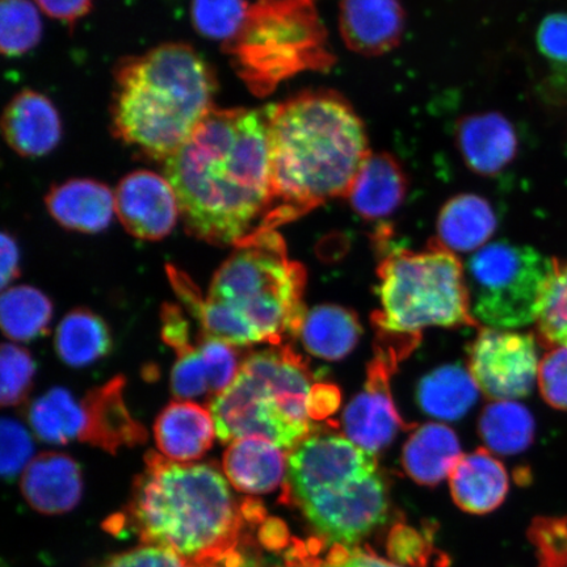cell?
<instances>
[{"mask_svg":"<svg viewBox=\"0 0 567 567\" xmlns=\"http://www.w3.org/2000/svg\"><path fill=\"white\" fill-rule=\"evenodd\" d=\"M55 351L70 367L95 363L112 350V336L103 319L87 309H75L62 319L55 331Z\"/></svg>","mask_w":567,"mask_h":567,"instance_id":"83f0119b","label":"cell"},{"mask_svg":"<svg viewBox=\"0 0 567 567\" xmlns=\"http://www.w3.org/2000/svg\"><path fill=\"white\" fill-rule=\"evenodd\" d=\"M480 386L460 365H445L425 375L417 388V402L425 414L441 421H458L478 400Z\"/></svg>","mask_w":567,"mask_h":567,"instance_id":"484cf974","label":"cell"},{"mask_svg":"<svg viewBox=\"0 0 567 567\" xmlns=\"http://www.w3.org/2000/svg\"><path fill=\"white\" fill-rule=\"evenodd\" d=\"M0 435H2V457H0L2 474L6 480L11 481L21 471L24 472L31 463L34 445L24 425L10 417H3Z\"/></svg>","mask_w":567,"mask_h":567,"instance_id":"ab89813d","label":"cell"},{"mask_svg":"<svg viewBox=\"0 0 567 567\" xmlns=\"http://www.w3.org/2000/svg\"><path fill=\"white\" fill-rule=\"evenodd\" d=\"M124 388L125 379L118 375L89 392L82 401L86 424L80 442L110 453L146 442L144 425L134 420L125 405Z\"/></svg>","mask_w":567,"mask_h":567,"instance_id":"5bb4252c","label":"cell"},{"mask_svg":"<svg viewBox=\"0 0 567 567\" xmlns=\"http://www.w3.org/2000/svg\"><path fill=\"white\" fill-rule=\"evenodd\" d=\"M538 51L553 63L567 66V12H553L537 28Z\"/></svg>","mask_w":567,"mask_h":567,"instance_id":"7bdbcfd3","label":"cell"},{"mask_svg":"<svg viewBox=\"0 0 567 567\" xmlns=\"http://www.w3.org/2000/svg\"><path fill=\"white\" fill-rule=\"evenodd\" d=\"M0 259H2V288L4 289L10 282L16 280L19 276V250L16 243L9 234L2 233V243H0Z\"/></svg>","mask_w":567,"mask_h":567,"instance_id":"7dc6e473","label":"cell"},{"mask_svg":"<svg viewBox=\"0 0 567 567\" xmlns=\"http://www.w3.org/2000/svg\"><path fill=\"white\" fill-rule=\"evenodd\" d=\"M457 142L467 167L484 176L499 174L514 161L517 152L514 125L499 113H482L461 120Z\"/></svg>","mask_w":567,"mask_h":567,"instance_id":"ffe728a7","label":"cell"},{"mask_svg":"<svg viewBox=\"0 0 567 567\" xmlns=\"http://www.w3.org/2000/svg\"><path fill=\"white\" fill-rule=\"evenodd\" d=\"M165 176L190 236L236 246L272 207L267 109H213L165 161Z\"/></svg>","mask_w":567,"mask_h":567,"instance_id":"6da1fadb","label":"cell"},{"mask_svg":"<svg viewBox=\"0 0 567 567\" xmlns=\"http://www.w3.org/2000/svg\"><path fill=\"white\" fill-rule=\"evenodd\" d=\"M495 229V213L485 198L458 195L439 215L437 243L451 252L476 251L486 246Z\"/></svg>","mask_w":567,"mask_h":567,"instance_id":"d4e9b609","label":"cell"},{"mask_svg":"<svg viewBox=\"0 0 567 567\" xmlns=\"http://www.w3.org/2000/svg\"><path fill=\"white\" fill-rule=\"evenodd\" d=\"M21 492L35 512L45 515L69 513L82 498L81 467L63 453H42L25 467Z\"/></svg>","mask_w":567,"mask_h":567,"instance_id":"e0dca14e","label":"cell"},{"mask_svg":"<svg viewBox=\"0 0 567 567\" xmlns=\"http://www.w3.org/2000/svg\"><path fill=\"white\" fill-rule=\"evenodd\" d=\"M537 382L550 408L567 411V346L553 347L544 354L538 364Z\"/></svg>","mask_w":567,"mask_h":567,"instance_id":"f35d334b","label":"cell"},{"mask_svg":"<svg viewBox=\"0 0 567 567\" xmlns=\"http://www.w3.org/2000/svg\"><path fill=\"white\" fill-rule=\"evenodd\" d=\"M154 436L162 456L193 463L210 450L217 434L210 410L195 402L175 401L155 421Z\"/></svg>","mask_w":567,"mask_h":567,"instance_id":"ac0fdd59","label":"cell"},{"mask_svg":"<svg viewBox=\"0 0 567 567\" xmlns=\"http://www.w3.org/2000/svg\"><path fill=\"white\" fill-rule=\"evenodd\" d=\"M47 16L74 23L78 19L87 16L91 10L92 0H34Z\"/></svg>","mask_w":567,"mask_h":567,"instance_id":"bcb514c9","label":"cell"},{"mask_svg":"<svg viewBox=\"0 0 567 567\" xmlns=\"http://www.w3.org/2000/svg\"><path fill=\"white\" fill-rule=\"evenodd\" d=\"M257 523L217 466L175 463L148 452L122 526L145 545L230 567L244 557L239 547L246 526Z\"/></svg>","mask_w":567,"mask_h":567,"instance_id":"3957f363","label":"cell"},{"mask_svg":"<svg viewBox=\"0 0 567 567\" xmlns=\"http://www.w3.org/2000/svg\"><path fill=\"white\" fill-rule=\"evenodd\" d=\"M198 349L207 363L210 394L216 396L236 380L240 370L238 353L234 346L210 338H200Z\"/></svg>","mask_w":567,"mask_h":567,"instance_id":"74e56055","label":"cell"},{"mask_svg":"<svg viewBox=\"0 0 567 567\" xmlns=\"http://www.w3.org/2000/svg\"><path fill=\"white\" fill-rule=\"evenodd\" d=\"M318 550L317 540L310 545L292 540V545H288L281 567H402L385 561L370 551L349 548L343 544L332 545L323 557H319Z\"/></svg>","mask_w":567,"mask_h":567,"instance_id":"e575fe53","label":"cell"},{"mask_svg":"<svg viewBox=\"0 0 567 567\" xmlns=\"http://www.w3.org/2000/svg\"><path fill=\"white\" fill-rule=\"evenodd\" d=\"M275 230L331 198L347 196L370 155L363 122L342 96L310 92L267 106Z\"/></svg>","mask_w":567,"mask_h":567,"instance_id":"7a4b0ae2","label":"cell"},{"mask_svg":"<svg viewBox=\"0 0 567 567\" xmlns=\"http://www.w3.org/2000/svg\"><path fill=\"white\" fill-rule=\"evenodd\" d=\"M536 424L530 411L514 401H496L480 420V434L488 450L499 455H517L534 443Z\"/></svg>","mask_w":567,"mask_h":567,"instance_id":"f1b7e54d","label":"cell"},{"mask_svg":"<svg viewBox=\"0 0 567 567\" xmlns=\"http://www.w3.org/2000/svg\"><path fill=\"white\" fill-rule=\"evenodd\" d=\"M47 207L63 228L81 233H101L109 228L115 195L105 184L91 179H73L60 184L48 194Z\"/></svg>","mask_w":567,"mask_h":567,"instance_id":"44dd1931","label":"cell"},{"mask_svg":"<svg viewBox=\"0 0 567 567\" xmlns=\"http://www.w3.org/2000/svg\"><path fill=\"white\" fill-rule=\"evenodd\" d=\"M172 390L177 400H193L210 393L208 368L198 344L177 353Z\"/></svg>","mask_w":567,"mask_h":567,"instance_id":"8d00e7d4","label":"cell"},{"mask_svg":"<svg viewBox=\"0 0 567 567\" xmlns=\"http://www.w3.org/2000/svg\"><path fill=\"white\" fill-rule=\"evenodd\" d=\"M463 457L458 439L441 423L421 425L403 446L402 465L416 484L435 486L450 477Z\"/></svg>","mask_w":567,"mask_h":567,"instance_id":"cb8c5ba5","label":"cell"},{"mask_svg":"<svg viewBox=\"0 0 567 567\" xmlns=\"http://www.w3.org/2000/svg\"><path fill=\"white\" fill-rule=\"evenodd\" d=\"M284 501L326 540L349 545L384 523L388 487L373 453L344 435L316 431L288 453Z\"/></svg>","mask_w":567,"mask_h":567,"instance_id":"8992f818","label":"cell"},{"mask_svg":"<svg viewBox=\"0 0 567 567\" xmlns=\"http://www.w3.org/2000/svg\"><path fill=\"white\" fill-rule=\"evenodd\" d=\"M300 336L305 349L315 357L340 360L357 347L361 326L352 311L336 305H321L305 315Z\"/></svg>","mask_w":567,"mask_h":567,"instance_id":"4316f807","label":"cell"},{"mask_svg":"<svg viewBox=\"0 0 567 567\" xmlns=\"http://www.w3.org/2000/svg\"><path fill=\"white\" fill-rule=\"evenodd\" d=\"M238 567H264V565L255 561V559L245 557L243 564H240Z\"/></svg>","mask_w":567,"mask_h":567,"instance_id":"c3c4849f","label":"cell"},{"mask_svg":"<svg viewBox=\"0 0 567 567\" xmlns=\"http://www.w3.org/2000/svg\"><path fill=\"white\" fill-rule=\"evenodd\" d=\"M162 336L165 342L173 347L176 353H181L194 347L190 340V328L182 310L175 305H166L162 310Z\"/></svg>","mask_w":567,"mask_h":567,"instance_id":"ee69618b","label":"cell"},{"mask_svg":"<svg viewBox=\"0 0 567 567\" xmlns=\"http://www.w3.org/2000/svg\"><path fill=\"white\" fill-rule=\"evenodd\" d=\"M305 280L303 267L288 258L280 234L255 230L219 267L198 324L208 338L231 346H280L300 334Z\"/></svg>","mask_w":567,"mask_h":567,"instance_id":"277c9868","label":"cell"},{"mask_svg":"<svg viewBox=\"0 0 567 567\" xmlns=\"http://www.w3.org/2000/svg\"><path fill=\"white\" fill-rule=\"evenodd\" d=\"M339 19L344 44L370 56L399 45L405 25L399 0H342Z\"/></svg>","mask_w":567,"mask_h":567,"instance_id":"9a60e30c","label":"cell"},{"mask_svg":"<svg viewBox=\"0 0 567 567\" xmlns=\"http://www.w3.org/2000/svg\"><path fill=\"white\" fill-rule=\"evenodd\" d=\"M390 550L401 561L417 565L422 563L425 547L422 537L414 529L396 527L390 537Z\"/></svg>","mask_w":567,"mask_h":567,"instance_id":"f6af8a7d","label":"cell"},{"mask_svg":"<svg viewBox=\"0 0 567 567\" xmlns=\"http://www.w3.org/2000/svg\"><path fill=\"white\" fill-rule=\"evenodd\" d=\"M381 310L373 317L385 334L417 337L431 326L477 324L471 313L463 265L441 244L413 252L395 250L379 267Z\"/></svg>","mask_w":567,"mask_h":567,"instance_id":"9c48e42d","label":"cell"},{"mask_svg":"<svg viewBox=\"0 0 567 567\" xmlns=\"http://www.w3.org/2000/svg\"><path fill=\"white\" fill-rule=\"evenodd\" d=\"M406 190L408 179L400 163L389 154H370L347 197L359 216L375 221L393 215L405 200Z\"/></svg>","mask_w":567,"mask_h":567,"instance_id":"603a6c76","label":"cell"},{"mask_svg":"<svg viewBox=\"0 0 567 567\" xmlns=\"http://www.w3.org/2000/svg\"><path fill=\"white\" fill-rule=\"evenodd\" d=\"M551 272L553 259L535 248L506 240L480 248L465 267L473 318L496 330L536 322Z\"/></svg>","mask_w":567,"mask_h":567,"instance_id":"30bf717a","label":"cell"},{"mask_svg":"<svg viewBox=\"0 0 567 567\" xmlns=\"http://www.w3.org/2000/svg\"><path fill=\"white\" fill-rule=\"evenodd\" d=\"M534 529L543 567H567V522L544 519Z\"/></svg>","mask_w":567,"mask_h":567,"instance_id":"b9f144b4","label":"cell"},{"mask_svg":"<svg viewBox=\"0 0 567 567\" xmlns=\"http://www.w3.org/2000/svg\"><path fill=\"white\" fill-rule=\"evenodd\" d=\"M30 423L40 441L68 444L80 441L86 417L82 402L78 403L66 389L55 388L32 403Z\"/></svg>","mask_w":567,"mask_h":567,"instance_id":"f546056e","label":"cell"},{"mask_svg":"<svg viewBox=\"0 0 567 567\" xmlns=\"http://www.w3.org/2000/svg\"><path fill=\"white\" fill-rule=\"evenodd\" d=\"M315 382L307 363L289 346L255 352L240 364L233 384L210 402L223 443L265 437L284 451L316 432L311 416Z\"/></svg>","mask_w":567,"mask_h":567,"instance_id":"52a82bcc","label":"cell"},{"mask_svg":"<svg viewBox=\"0 0 567 567\" xmlns=\"http://www.w3.org/2000/svg\"><path fill=\"white\" fill-rule=\"evenodd\" d=\"M42 23L30 0H2L0 6V48L10 59L23 55L39 44Z\"/></svg>","mask_w":567,"mask_h":567,"instance_id":"1f68e13d","label":"cell"},{"mask_svg":"<svg viewBox=\"0 0 567 567\" xmlns=\"http://www.w3.org/2000/svg\"><path fill=\"white\" fill-rule=\"evenodd\" d=\"M115 204L126 231L145 240L167 237L181 216L172 183L166 176L145 169L126 175L120 182Z\"/></svg>","mask_w":567,"mask_h":567,"instance_id":"4fadbf2b","label":"cell"},{"mask_svg":"<svg viewBox=\"0 0 567 567\" xmlns=\"http://www.w3.org/2000/svg\"><path fill=\"white\" fill-rule=\"evenodd\" d=\"M2 386L0 400L4 406H17L25 400L32 386L35 364L31 353L16 344L6 343L0 358Z\"/></svg>","mask_w":567,"mask_h":567,"instance_id":"d590c367","label":"cell"},{"mask_svg":"<svg viewBox=\"0 0 567 567\" xmlns=\"http://www.w3.org/2000/svg\"><path fill=\"white\" fill-rule=\"evenodd\" d=\"M536 340L530 334L484 329L470 349V372L491 399L526 396L538 373Z\"/></svg>","mask_w":567,"mask_h":567,"instance_id":"8fae6325","label":"cell"},{"mask_svg":"<svg viewBox=\"0 0 567 567\" xmlns=\"http://www.w3.org/2000/svg\"><path fill=\"white\" fill-rule=\"evenodd\" d=\"M248 10L246 0H193L190 6L197 32L224 44L243 30Z\"/></svg>","mask_w":567,"mask_h":567,"instance_id":"836d02e7","label":"cell"},{"mask_svg":"<svg viewBox=\"0 0 567 567\" xmlns=\"http://www.w3.org/2000/svg\"><path fill=\"white\" fill-rule=\"evenodd\" d=\"M53 316V305L39 289L20 286L4 290L0 301V321L7 337L30 342L45 334Z\"/></svg>","mask_w":567,"mask_h":567,"instance_id":"4dcf8cb0","label":"cell"},{"mask_svg":"<svg viewBox=\"0 0 567 567\" xmlns=\"http://www.w3.org/2000/svg\"><path fill=\"white\" fill-rule=\"evenodd\" d=\"M223 467L238 492L268 494L286 482L288 455L265 437L248 436L229 444Z\"/></svg>","mask_w":567,"mask_h":567,"instance_id":"d6986e66","label":"cell"},{"mask_svg":"<svg viewBox=\"0 0 567 567\" xmlns=\"http://www.w3.org/2000/svg\"><path fill=\"white\" fill-rule=\"evenodd\" d=\"M103 567H224L210 561L184 558L176 553L144 545L137 549L122 553L106 561Z\"/></svg>","mask_w":567,"mask_h":567,"instance_id":"60d3db41","label":"cell"},{"mask_svg":"<svg viewBox=\"0 0 567 567\" xmlns=\"http://www.w3.org/2000/svg\"><path fill=\"white\" fill-rule=\"evenodd\" d=\"M238 75L266 96L302 71L329 69L332 55L316 0H257L243 30L224 44Z\"/></svg>","mask_w":567,"mask_h":567,"instance_id":"ba28073f","label":"cell"},{"mask_svg":"<svg viewBox=\"0 0 567 567\" xmlns=\"http://www.w3.org/2000/svg\"><path fill=\"white\" fill-rule=\"evenodd\" d=\"M215 71L193 47L165 44L120 63L112 102L115 136L165 162L215 109Z\"/></svg>","mask_w":567,"mask_h":567,"instance_id":"5b68a950","label":"cell"},{"mask_svg":"<svg viewBox=\"0 0 567 567\" xmlns=\"http://www.w3.org/2000/svg\"><path fill=\"white\" fill-rule=\"evenodd\" d=\"M7 144L21 157L38 158L59 145L62 124L59 112L45 95L21 91L7 105L2 120Z\"/></svg>","mask_w":567,"mask_h":567,"instance_id":"2e32d148","label":"cell"},{"mask_svg":"<svg viewBox=\"0 0 567 567\" xmlns=\"http://www.w3.org/2000/svg\"><path fill=\"white\" fill-rule=\"evenodd\" d=\"M399 353L380 351L368 371L363 392L346 408L342 423L344 436L370 453H378L394 441L405 425L390 394L389 379Z\"/></svg>","mask_w":567,"mask_h":567,"instance_id":"7c38bea8","label":"cell"},{"mask_svg":"<svg viewBox=\"0 0 567 567\" xmlns=\"http://www.w3.org/2000/svg\"><path fill=\"white\" fill-rule=\"evenodd\" d=\"M456 505L465 513L484 515L494 512L508 493L506 467L486 450L461 457L450 476Z\"/></svg>","mask_w":567,"mask_h":567,"instance_id":"7402d4cb","label":"cell"},{"mask_svg":"<svg viewBox=\"0 0 567 567\" xmlns=\"http://www.w3.org/2000/svg\"><path fill=\"white\" fill-rule=\"evenodd\" d=\"M536 324L544 344L567 346V260L553 259V272L538 309Z\"/></svg>","mask_w":567,"mask_h":567,"instance_id":"d6a6232c","label":"cell"}]
</instances>
